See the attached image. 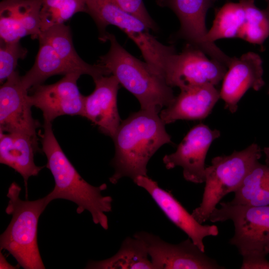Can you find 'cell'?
Here are the masks:
<instances>
[{"instance_id": "obj_34", "label": "cell", "mask_w": 269, "mask_h": 269, "mask_svg": "<svg viewBox=\"0 0 269 269\" xmlns=\"http://www.w3.org/2000/svg\"><path fill=\"white\" fill-rule=\"evenodd\" d=\"M216 0H211V1H212V2H214V1H216Z\"/></svg>"}, {"instance_id": "obj_17", "label": "cell", "mask_w": 269, "mask_h": 269, "mask_svg": "<svg viewBox=\"0 0 269 269\" xmlns=\"http://www.w3.org/2000/svg\"><path fill=\"white\" fill-rule=\"evenodd\" d=\"M43 0H2L0 3V37L4 42L19 41L30 35L38 39L41 33L40 9Z\"/></svg>"}, {"instance_id": "obj_18", "label": "cell", "mask_w": 269, "mask_h": 269, "mask_svg": "<svg viewBox=\"0 0 269 269\" xmlns=\"http://www.w3.org/2000/svg\"><path fill=\"white\" fill-rule=\"evenodd\" d=\"M180 91L172 102L160 112L159 116L165 125L179 120L204 119L220 98V91L212 85Z\"/></svg>"}, {"instance_id": "obj_5", "label": "cell", "mask_w": 269, "mask_h": 269, "mask_svg": "<svg viewBox=\"0 0 269 269\" xmlns=\"http://www.w3.org/2000/svg\"><path fill=\"white\" fill-rule=\"evenodd\" d=\"M87 13L99 30V39L107 41L106 27L112 25L122 30L137 45L145 62L163 78L165 64L176 52L173 46L159 42L149 32L150 29L140 18L123 10L110 0H86Z\"/></svg>"}, {"instance_id": "obj_30", "label": "cell", "mask_w": 269, "mask_h": 269, "mask_svg": "<svg viewBox=\"0 0 269 269\" xmlns=\"http://www.w3.org/2000/svg\"><path fill=\"white\" fill-rule=\"evenodd\" d=\"M17 267L13 266L6 261L4 256L0 252V269H17Z\"/></svg>"}, {"instance_id": "obj_29", "label": "cell", "mask_w": 269, "mask_h": 269, "mask_svg": "<svg viewBox=\"0 0 269 269\" xmlns=\"http://www.w3.org/2000/svg\"><path fill=\"white\" fill-rule=\"evenodd\" d=\"M243 257L242 269H269V261L266 257L248 256Z\"/></svg>"}, {"instance_id": "obj_21", "label": "cell", "mask_w": 269, "mask_h": 269, "mask_svg": "<svg viewBox=\"0 0 269 269\" xmlns=\"http://www.w3.org/2000/svg\"><path fill=\"white\" fill-rule=\"evenodd\" d=\"M38 40L39 47L34 63L24 75L21 76L23 86L28 91L42 84L52 76L77 72L59 57L47 40L41 36Z\"/></svg>"}, {"instance_id": "obj_19", "label": "cell", "mask_w": 269, "mask_h": 269, "mask_svg": "<svg viewBox=\"0 0 269 269\" xmlns=\"http://www.w3.org/2000/svg\"><path fill=\"white\" fill-rule=\"evenodd\" d=\"M39 150L38 142L20 133L0 131V162L13 169L23 177L27 199V181L37 176L44 166L34 162L35 152Z\"/></svg>"}, {"instance_id": "obj_3", "label": "cell", "mask_w": 269, "mask_h": 269, "mask_svg": "<svg viewBox=\"0 0 269 269\" xmlns=\"http://www.w3.org/2000/svg\"><path fill=\"white\" fill-rule=\"evenodd\" d=\"M108 52L100 56L98 63L107 68L120 84L138 101L141 109L160 111L173 101L172 87L155 73L146 62L128 52L113 34L108 33Z\"/></svg>"}, {"instance_id": "obj_2", "label": "cell", "mask_w": 269, "mask_h": 269, "mask_svg": "<svg viewBox=\"0 0 269 269\" xmlns=\"http://www.w3.org/2000/svg\"><path fill=\"white\" fill-rule=\"evenodd\" d=\"M43 129V134H39L42 150L47 159L46 167L55 182L53 189L46 195L48 201L62 199L72 201L77 206L78 214L88 211L93 222L107 230L108 219L105 213L112 211L113 199L101 194L107 185L103 183L94 186L85 180L62 149L54 134L51 123L44 122Z\"/></svg>"}, {"instance_id": "obj_28", "label": "cell", "mask_w": 269, "mask_h": 269, "mask_svg": "<svg viewBox=\"0 0 269 269\" xmlns=\"http://www.w3.org/2000/svg\"><path fill=\"white\" fill-rule=\"evenodd\" d=\"M123 10L137 17L153 31L157 26L149 14L143 0H110Z\"/></svg>"}, {"instance_id": "obj_32", "label": "cell", "mask_w": 269, "mask_h": 269, "mask_svg": "<svg viewBox=\"0 0 269 269\" xmlns=\"http://www.w3.org/2000/svg\"><path fill=\"white\" fill-rule=\"evenodd\" d=\"M157 4L161 7L165 6L166 0H155Z\"/></svg>"}, {"instance_id": "obj_10", "label": "cell", "mask_w": 269, "mask_h": 269, "mask_svg": "<svg viewBox=\"0 0 269 269\" xmlns=\"http://www.w3.org/2000/svg\"><path fill=\"white\" fill-rule=\"evenodd\" d=\"M82 75L79 72L69 73L54 84H41L29 90L31 92L29 95L30 104L41 111L44 122L52 123L63 115L83 117L84 96L77 85Z\"/></svg>"}, {"instance_id": "obj_27", "label": "cell", "mask_w": 269, "mask_h": 269, "mask_svg": "<svg viewBox=\"0 0 269 269\" xmlns=\"http://www.w3.org/2000/svg\"><path fill=\"white\" fill-rule=\"evenodd\" d=\"M0 82L3 84L15 71L18 60L24 59L27 50L18 42H0Z\"/></svg>"}, {"instance_id": "obj_16", "label": "cell", "mask_w": 269, "mask_h": 269, "mask_svg": "<svg viewBox=\"0 0 269 269\" xmlns=\"http://www.w3.org/2000/svg\"><path fill=\"white\" fill-rule=\"evenodd\" d=\"M93 80V92L84 96L83 117L98 127L101 133L113 138L121 123L117 107L120 83L113 75Z\"/></svg>"}, {"instance_id": "obj_13", "label": "cell", "mask_w": 269, "mask_h": 269, "mask_svg": "<svg viewBox=\"0 0 269 269\" xmlns=\"http://www.w3.org/2000/svg\"><path fill=\"white\" fill-rule=\"evenodd\" d=\"M212 2L211 0H166L165 6L172 10L180 21L178 37L228 67L232 58L206 39L205 19Z\"/></svg>"}, {"instance_id": "obj_15", "label": "cell", "mask_w": 269, "mask_h": 269, "mask_svg": "<svg viewBox=\"0 0 269 269\" xmlns=\"http://www.w3.org/2000/svg\"><path fill=\"white\" fill-rule=\"evenodd\" d=\"M228 68L222 80L220 96L225 108L234 113L249 89L259 91L264 86L263 61L257 53L248 52L240 57H232Z\"/></svg>"}, {"instance_id": "obj_33", "label": "cell", "mask_w": 269, "mask_h": 269, "mask_svg": "<svg viewBox=\"0 0 269 269\" xmlns=\"http://www.w3.org/2000/svg\"><path fill=\"white\" fill-rule=\"evenodd\" d=\"M268 2V6L267 8L265 9H264V10L266 12L267 15L268 16V17H269V0Z\"/></svg>"}, {"instance_id": "obj_24", "label": "cell", "mask_w": 269, "mask_h": 269, "mask_svg": "<svg viewBox=\"0 0 269 269\" xmlns=\"http://www.w3.org/2000/svg\"><path fill=\"white\" fill-rule=\"evenodd\" d=\"M245 19V9L241 0L229 2L217 11L211 29L207 31V40L210 43L221 38H238Z\"/></svg>"}, {"instance_id": "obj_4", "label": "cell", "mask_w": 269, "mask_h": 269, "mask_svg": "<svg viewBox=\"0 0 269 269\" xmlns=\"http://www.w3.org/2000/svg\"><path fill=\"white\" fill-rule=\"evenodd\" d=\"M21 187L12 183L6 196L9 200L5 212L12 219L0 235V250L7 251L24 269H44L37 243L40 216L50 203L47 196L36 200H22Z\"/></svg>"}, {"instance_id": "obj_20", "label": "cell", "mask_w": 269, "mask_h": 269, "mask_svg": "<svg viewBox=\"0 0 269 269\" xmlns=\"http://www.w3.org/2000/svg\"><path fill=\"white\" fill-rule=\"evenodd\" d=\"M39 36L50 43L59 57L75 72L89 75L93 80L111 74L105 66L99 63H87L79 56L73 45L70 28L64 23L41 32Z\"/></svg>"}, {"instance_id": "obj_35", "label": "cell", "mask_w": 269, "mask_h": 269, "mask_svg": "<svg viewBox=\"0 0 269 269\" xmlns=\"http://www.w3.org/2000/svg\"><path fill=\"white\" fill-rule=\"evenodd\" d=\"M266 0L267 2H268L269 0Z\"/></svg>"}, {"instance_id": "obj_11", "label": "cell", "mask_w": 269, "mask_h": 269, "mask_svg": "<svg viewBox=\"0 0 269 269\" xmlns=\"http://www.w3.org/2000/svg\"><path fill=\"white\" fill-rule=\"evenodd\" d=\"M220 136L217 130L199 124L194 126L178 145L176 151L163 157L166 168L180 166L184 178L194 183L205 182V161L212 142Z\"/></svg>"}, {"instance_id": "obj_9", "label": "cell", "mask_w": 269, "mask_h": 269, "mask_svg": "<svg viewBox=\"0 0 269 269\" xmlns=\"http://www.w3.org/2000/svg\"><path fill=\"white\" fill-rule=\"evenodd\" d=\"M133 236L145 243L153 269H225L208 256L189 238L173 244L147 232H137Z\"/></svg>"}, {"instance_id": "obj_12", "label": "cell", "mask_w": 269, "mask_h": 269, "mask_svg": "<svg viewBox=\"0 0 269 269\" xmlns=\"http://www.w3.org/2000/svg\"><path fill=\"white\" fill-rule=\"evenodd\" d=\"M28 90L15 71L0 88V131L27 135L38 142L39 123L32 117Z\"/></svg>"}, {"instance_id": "obj_7", "label": "cell", "mask_w": 269, "mask_h": 269, "mask_svg": "<svg viewBox=\"0 0 269 269\" xmlns=\"http://www.w3.org/2000/svg\"><path fill=\"white\" fill-rule=\"evenodd\" d=\"M209 220L213 223L231 220L234 235L229 243L242 256L266 257L269 254V205L250 206L230 202L220 203Z\"/></svg>"}, {"instance_id": "obj_23", "label": "cell", "mask_w": 269, "mask_h": 269, "mask_svg": "<svg viewBox=\"0 0 269 269\" xmlns=\"http://www.w3.org/2000/svg\"><path fill=\"white\" fill-rule=\"evenodd\" d=\"M234 193L232 204L269 205V166L258 161Z\"/></svg>"}, {"instance_id": "obj_31", "label": "cell", "mask_w": 269, "mask_h": 269, "mask_svg": "<svg viewBox=\"0 0 269 269\" xmlns=\"http://www.w3.org/2000/svg\"><path fill=\"white\" fill-rule=\"evenodd\" d=\"M263 151L265 155L266 164L269 166V146L265 147Z\"/></svg>"}, {"instance_id": "obj_36", "label": "cell", "mask_w": 269, "mask_h": 269, "mask_svg": "<svg viewBox=\"0 0 269 269\" xmlns=\"http://www.w3.org/2000/svg\"></svg>"}, {"instance_id": "obj_8", "label": "cell", "mask_w": 269, "mask_h": 269, "mask_svg": "<svg viewBox=\"0 0 269 269\" xmlns=\"http://www.w3.org/2000/svg\"><path fill=\"white\" fill-rule=\"evenodd\" d=\"M200 49L190 44L180 53L176 52L167 59L163 77L171 87L180 90L205 85H218L223 79L227 67L208 59Z\"/></svg>"}, {"instance_id": "obj_14", "label": "cell", "mask_w": 269, "mask_h": 269, "mask_svg": "<svg viewBox=\"0 0 269 269\" xmlns=\"http://www.w3.org/2000/svg\"><path fill=\"white\" fill-rule=\"evenodd\" d=\"M133 181L144 189L168 219L203 251H205L204 239L218 235L217 226L199 223L170 192L160 188L147 176H138Z\"/></svg>"}, {"instance_id": "obj_25", "label": "cell", "mask_w": 269, "mask_h": 269, "mask_svg": "<svg viewBox=\"0 0 269 269\" xmlns=\"http://www.w3.org/2000/svg\"><path fill=\"white\" fill-rule=\"evenodd\" d=\"M81 12L87 13L86 0H43L40 9L41 32L64 24Z\"/></svg>"}, {"instance_id": "obj_6", "label": "cell", "mask_w": 269, "mask_h": 269, "mask_svg": "<svg viewBox=\"0 0 269 269\" xmlns=\"http://www.w3.org/2000/svg\"><path fill=\"white\" fill-rule=\"evenodd\" d=\"M261 156L260 147L253 143L243 150L213 158L206 167L202 201L192 211L193 217L201 224L208 220L221 200L238 189Z\"/></svg>"}, {"instance_id": "obj_26", "label": "cell", "mask_w": 269, "mask_h": 269, "mask_svg": "<svg viewBox=\"0 0 269 269\" xmlns=\"http://www.w3.org/2000/svg\"><path fill=\"white\" fill-rule=\"evenodd\" d=\"M245 9V19L238 38L262 45L269 36V17L264 9L257 7L255 0H241Z\"/></svg>"}, {"instance_id": "obj_1", "label": "cell", "mask_w": 269, "mask_h": 269, "mask_svg": "<svg viewBox=\"0 0 269 269\" xmlns=\"http://www.w3.org/2000/svg\"><path fill=\"white\" fill-rule=\"evenodd\" d=\"M159 113L140 109L121 121L112 138L115 147L111 162L115 172L109 178L112 184L125 177L134 180L147 176L149 159L161 146L172 142Z\"/></svg>"}, {"instance_id": "obj_22", "label": "cell", "mask_w": 269, "mask_h": 269, "mask_svg": "<svg viewBox=\"0 0 269 269\" xmlns=\"http://www.w3.org/2000/svg\"><path fill=\"white\" fill-rule=\"evenodd\" d=\"M145 243L133 236L127 237L118 252L112 257L98 261H90L86 269H153Z\"/></svg>"}]
</instances>
